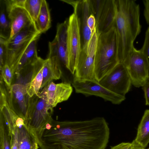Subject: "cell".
I'll use <instances>...</instances> for the list:
<instances>
[{
	"label": "cell",
	"instance_id": "obj_33",
	"mask_svg": "<svg viewBox=\"0 0 149 149\" xmlns=\"http://www.w3.org/2000/svg\"><path fill=\"white\" fill-rule=\"evenodd\" d=\"M88 26L92 32L96 29V21L94 16L91 14L90 15L87 20Z\"/></svg>",
	"mask_w": 149,
	"mask_h": 149
},
{
	"label": "cell",
	"instance_id": "obj_20",
	"mask_svg": "<svg viewBox=\"0 0 149 149\" xmlns=\"http://www.w3.org/2000/svg\"><path fill=\"white\" fill-rule=\"evenodd\" d=\"M40 36L35 38L25 51L18 63L16 74H18L24 67L33 63L38 58L37 43Z\"/></svg>",
	"mask_w": 149,
	"mask_h": 149
},
{
	"label": "cell",
	"instance_id": "obj_2",
	"mask_svg": "<svg viewBox=\"0 0 149 149\" xmlns=\"http://www.w3.org/2000/svg\"><path fill=\"white\" fill-rule=\"evenodd\" d=\"M116 2L114 26L118 35L119 61L123 63L134 47V41L141 31L140 7L133 0H116Z\"/></svg>",
	"mask_w": 149,
	"mask_h": 149
},
{
	"label": "cell",
	"instance_id": "obj_32",
	"mask_svg": "<svg viewBox=\"0 0 149 149\" xmlns=\"http://www.w3.org/2000/svg\"><path fill=\"white\" fill-rule=\"evenodd\" d=\"M143 3L144 6V15L146 20L149 25V0H144Z\"/></svg>",
	"mask_w": 149,
	"mask_h": 149
},
{
	"label": "cell",
	"instance_id": "obj_16",
	"mask_svg": "<svg viewBox=\"0 0 149 149\" xmlns=\"http://www.w3.org/2000/svg\"><path fill=\"white\" fill-rule=\"evenodd\" d=\"M45 60L39 57L33 64L30 80L25 84L27 94L30 97L39 92L43 81V65Z\"/></svg>",
	"mask_w": 149,
	"mask_h": 149
},
{
	"label": "cell",
	"instance_id": "obj_12",
	"mask_svg": "<svg viewBox=\"0 0 149 149\" xmlns=\"http://www.w3.org/2000/svg\"><path fill=\"white\" fill-rule=\"evenodd\" d=\"M71 5L76 15L80 30L81 49L86 47L93 32L88 27L87 20L91 14L89 0H60Z\"/></svg>",
	"mask_w": 149,
	"mask_h": 149
},
{
	"label": "cell",
	"instance_id": "obj_26",
	"mask_svg": "<svg viewBox=\"0 0 149 149\" xmlns=\"http://www.w3.org/2000/svg\"><path fill=\"white\" fill-rule=\"evenodd\" d=\"M0 68L1 76L6 86L10 88L13 78V72L8 65L5 64Z\"/></svg>",
	"mask_w": 149,
	"mask_h": 149
},
{
	"label": "cell",
	"instance_id": "obj_36",
	"mask_svg": "<svg viewBox=\"0 0 149 149\" xmlns=\"http://www.w3.org/2000/svg\"></svg>",
	"mask_w": 149,
	"mask_h": 149
},
{
	"label": "cell",
	"instance_id": "obj_1",
	"mask_svg": "<svg viewBox=\"0 0 149 149\" xmlns=\"http://www.w3.org/2000/svg\"><path fill=\"white\" fill-rule=\"evenodd\" d=\"M110 134L102 117L82 121L53 120L34 136L41 149H105Z\"/></svg>",
	"mask_w": 149,
	"mask_h": 149
},
{
	"label": "cell",
	"instance_id": "obj_34",
	"mask_svg": "<svg viewBox=\"0 0 149 149\" xmlns=\"http://www.w3.org/2000/svg\"><path fill=\"white\" fill-rule=\"evenodd\" d=\"M131 146V143L122 142L112 147L110 149H130Z\"/></svg>",
	"mask_w": 149,
	"mask_h": 149
},
{
	"label": "cell",
	"instance_id": "obj_4",
	"mask_svg": "<svg viewBox=\"0 0 149 149\" xmlns=\"http://www.w3.org/2000/svg\"><path fill=\"white\" fill-rule=\"evenodd\" d=\"M41 34L33 22L11 38L6 40L5 64L9 65L14 75L16 73L18 63L25 51L31 42Z\"/></svg>",
	"mask_w": 149,
	"mask_h": 149
},
{
	"label": "cell",
	"instance_id": "obj_29",
	"mask_svg": "<svg viewBox=\"0 0 149 149\" xmlns=\"http://www.w3.org/2000/svg\"><path fill=\"white\" fill-rule=\"evenodd\" d=\"M6 40L0 37V68L5 64L6 55L5 44Z\"/></svg>",
	"mask_w": 149,
	"mask_h": 149
},
{
	"label": "cell",
	"instance_id": "obj_22",
	"mask_svg": "<svg viewBox=\"0 0 149 149\" xmlns=\"http://www.w3.org/2000/svg\"><path fill=\"white\" fill-rule=\"evenodd\" d=\"M36 23L41 33L46 32L51 27L50 11L47 3L45 0H42Z\"/></svg>",
	"mask_w": 149,
	"mask_h": 149
},
{
	"label": "cell",
	"instance_id": "obj_17",
	"mask_svg": "<svg viewBox=\"0 0 149 149\" xmlns=\"http://www.w3.org/2000/svg\"><path fill=\"white\" fill-rule=\"evenodd\" d=\"M61 63L56 57L47 58L43 65V81L40 89H42L49 82L60 79L62 75Z\"/></svg>",
	"mask_w": 149,
	"mask_h": 149
},
{
	"label": "cell",
	"instance_id": "obj_7",
	"mask_svg": "<svg viewBox=\"0 0 149 149\" xmlns=\"http://www.w3.org/2000/svg\"><path fill=\"white\" fill-rule=\"evenodd\" d=\"M98 38L95 29L87 47L81 49L76 68L74 79L80 80L95 79V60Z\"/></svg>",
	"mask_w": 149,
	"mask_h": 149
},
{
	"label": "cell",
	"instance_id": "obj_15",
	"mask_svg": "<svg viewBox=\"0 0 149 149\" xmlns=\"http://www.w3.org/2000/svg\"><path fill=\"white\" fill-rule=\"evenodd\" d=\"M7 15L11 26L10 35L8 39L11 38L24 28L34 22L24 8H15Z\"/></svg>",
	"mask_w": 149,
	"mask_h": 149
},
{
	"label": "cell",
	"instance_id": "obj_10",
	"mask_svg": "<svg viewBox=\"0 0 149 149\" xmlns=\"http://www.w3.org/2000/svg\"><path fill=\"white\" fill-rule=\"evenodd\" d=\"M81 50V36L78 19L73 13L68 19L67 38V68L74 74Z\"/></svg>",
	"mask_w": 149,
	"mask_h": 149
},
{
	"label": "cell",
	"instance_id": "obj_35",
	"mask_svg": "<svg viewBox=\"0 0 149 149\" xmlns=\"http://www.w3.org/2000/svg\"><path fill=\"white\" fill-rule=\"evenodd\" d=\"M131 143L132 146L130 149H145L135 139Z\"/></svg>",
	"mask_w": 149,
	"mask_h": 149
},
{
	"label": "cell",
	"instance_id": "obj_14",
	"mask_svg": "<svg viewBox=\"0 0 149 149\" xmlns=\"http://www.w3.org/2000/svg\"><path fill=\"white\" fill-rule=\"evenodd\" d=\"M68 19L58 24L55 38L49 43L47 58L56 56L66 68L67 65V38Z\"/></svg>",
	"mask_w": 149,
	"mask_h": 149
},
{
	"label": "cell",
	"instance_id": "obj_5",
	"mask_svg": "<svg viewBox=\"0 0 149 149\" xmlns=\"http://www.w3.org/2000/svg\"><path fill=\"white\" fill-rule=\"evenodd\" d=\"M53 111V108L38 94L29 97L25 115L27 128L34 135L38 130L52 120Z\"/></svg>",
	"mask_w": 149,
	"mask_h": 149
},
{
	"label": "cell",
	"instance_id": "obj_25",
	"mask_svg": "<svg viewBox=\"0 0 149 149\" xmlns=\"http://www.w3.org/2000/svg\"><path fill=\"white\" fill-rule=\"evenodd\" d=\"M42 0H26L24 8L36 23L41 8Z\"/></svg>",
	"mask_w": 149,
	"mask_h": 149
},
{
	"label": "cell",
	"instance_id": "obj_27",
	"mask_svg": "<svg viewBox=\"0 0 149 149\" xmlns=\"http://www.w3.org/2000/svg\"><path fill=\"white\" fill-rule=\"evenodd\" d=\"M26 0H4L7 13L13 9L17 7L24 8Z\"/></svg>",
	"mask_w": 149,
	"mask_h": 149
},
{
	"label": "cell",
	"instance_id": "obj_31",
	"mask_svg": "<svg viewBox=\"0 0 149 149\" xmlns=\"http://www.w3.org/2000/svg\"><path fill=\"white\" fill-rule=\"evenodd\" d=\"M18 127L17 126L15 132V134L11 140V149H18Z\"/></svg>",
	"mask_w": 149,
	"mask_h": 149
},
{
	"label": "cell",
	"instance_id": "obj_24",
	"mask_svg": "<svg viewBox=\"0 0 149 149\" xmlns=\"http://www.w3.org/2000/svg\"><path fill=\"white\" fill-rule=\"evenodd\" d=\"M11 137L8 127L0 114V149H11Z\"/></svg>",
	"mask_w": 149,
	"mask_h": 149
},
{
	"label": "cell",
	"instance_id": "obj_30",
	"mask_svg": "<svg viewBox=\"0 0 149 149\" xmlns=\"http://www.w3.org/2000/svg\"><path fill=\"white\" fill-rule=\"evenodd\" d=\"M142 87L144 92L146 105L149 106V76L146 82Z\"/></svg>",
	"mask_w": 149,
	"mask_h": 149
},
{
	"label": "cell",
	"instance_id": "obj_18",
	"mask_svg": "<svg viewBox=\"0 0 149 149\" xmlns=\"http://www.w3.org/2000/svg\"><path fill=\"white\" fill-rule=\"evenodd\" d=\"M9 88L15 107L25 117L28 101L29 97L27 93L26 85L15 83L12 85Z\"/></svg>",
	"mask_w": 149,
	"mask_h": 149
},
{
	"label": "cell",
	"instance_id": "obj_21",
	"mask_svg": "<svg viewBox=\"0 0 149 149\" xmlns=\"http://www.w3.org/2000/svg\"><path fill=\"white\" fill-rule=\"evenodd\" d=\"M135 140L144 148L149 143V109L144 112L139 125Z\"/></svg>",
	"mask_w": 149,
	"mask_h": 149
},
{
	"label": "cell",
	"instance_id": "obj_9",
	"mask_svg": "<svg viewBox=\"0 0 149 149\" xmlns=\"http://www.w3.org/2000/svg\"><path fill=\"white\" fill-rule=\"evenodd\" d=\"M99 82L110 91L125 97L132 84L126 66L120 62Z\"/></svg>",
	"mask_w": 149,
	"mask_h": 149
},
{
	"label": "cell",
	"instance_id": "obj_11",
	"mask_svg": "<svg viewBox=\"0 0 149 149\" xmlns=\"http://www.w3.org/2000/svg\"><path fill=\"white\" fill-rule=\"evenodd\" d=\"M72 85L76 93L82 94L86 96L99 97L113 104H120L125 99V97L116 94L104 87L95 79L80 80L74 78Z\"/></svg>",
	"mask_w": 149,
	"mask_h": 149
},
{
	"label": "cell",
	"instance_id": "obj_28",
	"mask_svg": "<svg viewBox=\"0 0 149 149\" xmlns=\"http://www.w3.org/2000/svg\"><path fill=\"white\" fill-rule=\"evenodd\" d=\"M140 50L146 60L149 68V27L146 30L144 42Z\"/></svg>",
	"mask_w": 149,
	"mask_h": 149
},
{
	"label": "cell",
	"instance_id": "obj_19",
	"mask_svg": "<svg viewBox=\"0 0 149 149\" xmlns=\"http://www.w3.org/2000/svg\"><path fill=\"white\" fill-rule=\"evenodd\" d=\"M18 127V149H38L36 139L27 128L26 125Z\"/></svg>",
	"mask_w": 149,
	"mask_h": 149
},
{
	"label": "cell",
	"instance_id": "obj_3",
	"mask_svg": "<svg viewBox=\"0 0 149 149\" xmlns=\"http://www.w3.org/2000/svg\"><path fill=\"white\" fill-rule=\"evenodd\" d=\"M98 36L94 71L95 79L99 82L120 61L118 35L115 27Z\"/></svg>",
	"mask_w": 149,
	"mask_h": 149
},
{
	"label": "cell",
	"instance_id": "obj_6",
	"mask_svg": "<svg viewBox=\"0 0 149 149\" xmlns=\"http://www.w3.org/2000/svg\"><path fill=\"white\" fill-rule=\"evenodd\" d=\"M89 2L91 14L95 19L98 34L114 26L117 12L116 0H89Z\"/></svg>",
	"mask_w": 149,
	"mask_h": 149
},
{
	"label": "cell",
	"instance_id": "obj_23",
	"mask_svg": "<svg viewBox=\"0 0 149 149\" xmlns=\"http://www.w3.org/2000/svg\"><path fill=\"white\" fill-rule=\"evenodd\" d=\"M4 6V0L3 2L0 0V37L7 40L10 37L11 26L10 21L5 13Z\"/></svg>",
	"mask_w": 149,
	"mask_h": 149
},
{
	"label": "cell",
	"instance_id": "obj_13",
	"mask_svg": "<svg viewBox=\"0 0 149 149\" xmlns=\"http://www.w3.org/2000/svg\"><path fill=\"white\" fill-rule=\"evenodd\" d=\"M38 94L52 108L62 102L67 100L73 91L70 84L62 82L55 84L52 81L48 83Z\"/></svg>",
	"mask_w": 149,
	"mask_h": 149
},
{
	"label": "cell",
	"instance_id": "obj_8",
	"mask_svg": "<svg viewBox=\"0 0 149 149\" xmlns=\"http://www.w3.org/2000/svg\"><path fill=\"white\" fill-rule=\"evenodd\" d=\"M123 63L127 69L132 84L136 87H143L149 77V68L140 50L134 47Z\"/></svg>",
	"mask_w": 149,
	"mask_h": 149
}]
</instances>
